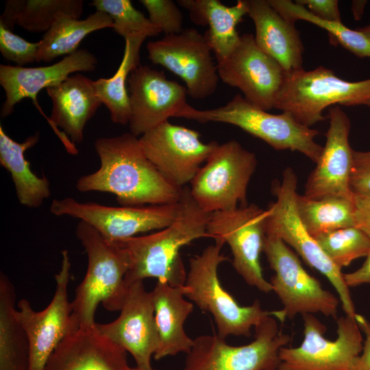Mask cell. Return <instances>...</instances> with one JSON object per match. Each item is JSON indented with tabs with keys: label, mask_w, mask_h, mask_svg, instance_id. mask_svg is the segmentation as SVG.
Instances as JSON below:
<instances>
[{
	"label": "cell",
	"mask_w": 370,
	"mask_h": 370,
	"mask_svg": "<svg viewBox=\"0 0 370 370\" xmlns=\"http://www.w3.org/2000/svg\"><path fill=\"white\" fill-rule=\"evenodd\" d=\"M95 149L100 166L77 180L78 191L112 193L123 206L174 204L180 199L183 188L175 186L160 174L132 133L99 138Z\"/></svg>",
	"instance_id": "cell-1"
},
{
	"label": "cell",
	"mask_w": 370,
	"mask_h": 370,
	"mask_svg": "<svg viewBox=\"0 0 370 370\" xmlns=\"http://www.w3.org/2000/svg\"><path fill=\"white\" fill-rule=\"evenodd\" d=\"M210 216V213L197 205L190 188L185 186L178 214L170 225L151 234L114 243L126 247L130 254L131 266L125 278L126 286L149 278L173 286H184L187 273L180 249L196 239L208 236Z\"/></svg>",
	"instance_id": "cell-2"
},
{
	"label": "cell",
	"mask_w": 370,
	"mask_h": 370,
	"mask_svg": "<svg viewBox=\"0 0 370 370\" xmlns=\"http://www.w3.org/2000/svg\"><path fill=\"white\" fill-rule=\"evenodd\" d=\"M75 235L87 254L88 267L71 301L73 317L79 328L92 327L100 303L109 311L121 310L128 288L125 278L131 257L126 247L107 241L84 221H79Z\"/></svg>",
	"instance_id": "cell-3"
},
{
	"label": "cell",
	"mask_w": 370,
	"mask_h": 370,
	"mask_svg": "<svg viewBox=\"0 0 370 370\" xmlns=\"http://www.w3.org/2000/svg\"><path fill=\"white\" fill-rule=\"evenodd\" d=\"M224 245L221 241L215 240L200 254L190 258L184 284L185 297L212 315L217 335L222 338L230 335L250 336L251 328L268 316L275 317L283 323L286 317L282 309L264 310L258 299L250 306H241L223 287L218 268L229 260L221 253Z\"/></svg>",
	"instance_id": "cell-4"
},
{
	"label": "cell",
	"mask_w": 370,
	"mask_h": 370,
	"mask_svg": "<svg viewBox=\"0 0 370 370\" xmlns=\"http://www.w3.org/2000/svg\"><path fill=\"white\" fill-rule=\"evenodd\" d=\"M177 117L201 123L231 124L262 140L275 150L297 151L314 163L320 158L323 148L314 140L319 134L317 130L301 124L288 112L269 113L241 95H235L223 106L210 110H197L187 103Z\"/></svg>",
	"instance_id": "cell-5"
},
{
	"label": "cell",
	"mask_w": 370,
	"mask_h": 370,
	"mask_svg": "<svg viewBox=\"0 0 370 370\" xmlns=\"http://www.w3.org/2000/svg\"><path fill=\"white\" fill-rule=\"evenodd\" d=\"M370 101V78L349 82L324 66L286 75L274 108L288 112L310 127L323 121L324 110L336 104L366 105Z\"/></svg>",
	"instance_id": "cell-6"
},
{
	"label": "cell",
	"mask_w": 370,
	"mask_h": 370,
	"mask_svg": "<svg viewBox=\"0 0 370 370\" xmlns=\"http://www.w3.org/2000/svg\"><path fill=\"white\" fill-rule=\"evenodd\" d=\"M297 186L296 174L291 167L286 168L282 182L273 187L276 200L267 210L266 234L280 238L308 265L324 275L336 291L345 314L354 318L355 307L341 269L325 254L299 219L296 206Z\"/></svg>",
	"instance_id": "cell-7"
},
{
	"label": "cell",
	"mask_w": 370,
	"mask_h": 370,
	"mask_svg": "<svg viewBox=\"0 0 370 370\" xmlns=\"http://www.w3.org/2000/svg\"><path fill=\"white\" fill-rule=\"evenodd\" d=\"M257 163L255 153L236 140L218 143L190 182L191 196L208 213L245 206Z\"/></svg>",
	"instance_id": "cell-8"
},
{
	"label": "cell",
	"mask_w": 370,
	"mask_h": 370,
	"mask_svg": "<svg viewBox=\"0 0 370 370\" xmlns=\"http://www.w3.org/2000/svg\"><path fill=\"white\" fill-rule=\"evenodd\" d=\"M255 329L251 343L233 346L217 334L196 337L180 370H276L279 351L291 337L279 330L273 316H268Z\"/></svg>",
	"instance_id": "cell-9"
},
{
	"label": "cell",
	"mask_w": 370,
	"mask_h": 370,
	"mask_svg": "<svg viewBox=\"0 0 370 370\" xmlns=\"http://www.w3.org/2000/svg\"><path fill=\"white\" fill-rule=\"evenodd\" d=\"M304 340L297 347H282L276 370H354L362 352L361 330L348 315L337 320V337L324 334L326 327L312 314L302 315Z\"/></svg>",
	"instance_id": "cell-10"
},
{
	"label": "cell",
	"mask_w": 370,
	"mask_h": 370,
	"mask_svg": "<svg viewBox=\"0 0 370 370\" xmlns=\"http://www.w3.org/2000/svg\"><path fill=\"white\" fill-rule=\"evenodd\" d=\"M262 251L275 271L270 283L283 304L286 318L318 312L336 317L340 300L304 269L297 255L280 238L266 234Z\"/></svg>",
	"instance_id": "cell-11"
},
{
	"label": "cell",
	"mask_w": 370,
	"mask_h": 370,
	"mask_svg": "<svg viewBox=\"0 0 370 370\" xmlns=\"http://www.w3.org/2000/svg\"><path fill=\"white\" fill-rule=\"evenodd\" d=\"M179 210L180 200L168 204L115 207L81 202L68 197L55 199L50 206L53 214L79 219L112 243L136 236L140 233L162 230L175 220Z\"/></svg>",
	"instance_id": "cell-12"
},
{
	"label": "cell",
	"mask_w": 370,
	"mask_h": 370,
	"mask_svg": "<svg viewBox=\"0 0 370 370\" xmlns=\"http://www.w3.org/2000/svg\"><path fill=\"white\" fill-rule=\"evenodd\" d=\"M266 218L267 210L255 204L212 212L207 234L229 245L233 267L248 285L268 293L273 291V287L264 278L260 263L266 236Z\"/></svg>",
	"instance_id": "cell-13"
},
{
	"label": "cell",
	"mask_w": 370,
	"mask_h": 370,
	"mask_svg": "<svg viewBox=\"0 0 370 370\" xmlns=\"http://www.w3.org/2000/svg\"><path fill=\"white\" fill-rule=\"evenodd\" d=\"M71 280L69 252L62 251L60 271L55 275L56 289L48 306L34 310L26 299H21L16 317L25 330L29 346V370H43L51 353L69 334L79 328L68 298Z\"/></svg>",
	"instance_id": "cell-14"
},
{
	"label": "cell",
	"mask_w": 370,
	"mask_h": 370,
	"mask_svg": "<svg viewBox=\"0 0 370 370\" xmlns=\"http://www.w3.org/2000/svg\"><path fill=\"white\" fill-rule=\"evenodd\" d=\"M148 58L180 77L188 95L201 99L212 95L219 80L217 64L212 57L211 47L204 34L195 28L166 35L147 45Z\"/></svg>",
	"instance_id": "cell-15"
},
{
	"label": "cell",
	"mask_w": 370,
	"mask_h": 370,
	"mask_svg": "<svg viewBox=\"0 0 370 370\" xmlns=\"http://www.w3.org/2000/svg\"><path fill=\"white\" fill-rule=\"evenodd\" d=\"M138 141L160 174L180 188L192 182L218 144L204 143L198 132L169 121L142 134Z\"/></svg>",
	"instance_id": "cell-16"
},
{
	"label": "cell",
	"mask_w": 370,
	"mask_h": 370,
	"mask_svg": "<svg viewBox=\"0 0 370 370\" xmlns=\"http://www.w3.org/2000/svg\"><path fill=\"white\" fill-rule=\"evenodd\" d=\"M219 78L238 88L252 104L264 110L274 108L286 73L280 64L245 34L232 53L217 64Z\"/></svg>",
	"instance_id": "cell-17"
},
{
	"label": "cell",
	"mask_w": 370,
	"mask_h": 370,
	"mask_svg": "<svg viewBox=\"0 0 370 370\" xmlns=\"http://www.w3.org/2000/svg\"><path fill=\"white\" fill-rule=\"evenodd\" d=\"M120 314L112 322L96 323L98 331L131 354L136 367L151 370V358L159 347V336L154 314L151 291L143 281L128 286Z\"/></svg>",
	"instance_id": "cell-18"
},
{
	"label": "cell",
	"mask_w": 370,
	"mask_h": 370,
	"mask_svg": "<svg viewBox=\"0 0 370 370\" xmlns=\"http://www.w3.org/2000/svg\"><path fill=\"white\" fill-rule=\"evenodd\" d=\"M131 109L130 133L141 136L169 121L187 104L186 87L166 78L162 71L139 65L127 79Z\"/></svg>",
	"instance_id": "cell-19"
},
{
	"label": "cell",
	"mask_w": 370,
	"mask_h": 370,
	"mask_svg": "<svg viewBox=\"0 0 370 370\" xmlns=\"http://www.w3.org/2000/svg\"><path fill=\"white\" fill-rule=\"evenodd\" d=\"M328 118L325 144L308 177L304 195L313 200L329 197L352 199L354 194L349 183L354 150L349 143L350 120L337 105L329 108Z\"/></svg>",
	"instance_id": "cell-20"
},
{
	"label": "cell",
	"mask_w": 370,
	"mask_h": 370,
	"mask_svg": "<svg viewBox=\"0 0 370 370\" xmlns=\"http://www.w3.org/2000/svg\"><path fill=\"white\" fill-rule=\"evenodd\" d=\"M97 58L87 49H77L56 64L39 67H23L0 64V84L5 92L1 116L12 114L16 103L30 98L37 107V95L43 88L56 86L71 74L92 71L96 69Z\"/></svg>",
	"instance_id": "cell-21"
},
{
	"label": "cell",
	"mask_w": 370,
	"mask_h": 370,
	"mask_svg": "<svg viewBox=\"0 0 370 370\" xmlns=\"http://www.w3.org/2000/svg\"><path fill=\"white\" fill-rule=\"evenodd\" d=\"M126 352L96 324L79 328L58 344L43 370H130Z\"/></svg>",
	"instance_id": "cell-22"
},
{
	"label": "cell",
	"mask_w": 370,
	"mask_h": 370,
	"mask_svg": "<svg viewBox=\"0 0 370 370\" xmlns=\"http://www.w3.org/2000/svg\"><path fill=\"white\" fill-rule=\"evenodd\" d=\"M247 4L258 46L276 60L286 75L303 69L304 47L295 23L281 16L268 0H247Z\"/></svg>",
	"instance_id": "cell-23"
},
{
	"label": "cell",
	"mask_w": 370,
	"mask_h": 370,
	"mask_svg": "<svg viewBox=\"0 0 370 370\" xmlns=\"http://www.w3.org/2000/svg\"><path fill=\"white\" fill-rule=\"evenodd\" d=\"M46 90L51 100L49 122L53 128L62 129L73 143H82L86 124L102 104L94 81L76 73Z\"/></svg>",
	"instance_id": "cell-24"
},
{
	"label": "cell",
	"mask_w": 370,
	"mask_h": 370,
	"mask_svg": "<svg viewBox=\"0 0 370 370\" xmlns=\"http://www.w3.org/2000/svg\"><path fill=\"white\" fill-rule=\"evenodd\" d=\"M186 287L173 286L158 281L151 291L159 347L153 356L156 360L180 353L188 354L194 340L184 330V323L193 310V304L184 299Z\"/></svg>",
	"instance_id": "cell-25"
},
{
	"label": "cell",
	"mask_w": 370,
	"mask_h": 370,
	"mask_svg": "<svg viewBox=\"0 0 370 370\" xmlns=\"http://www.w3.org/2000/svg\"><path fill=\"white\" fill-rule=\"evenodd\" d=\"M177 2L188 12L193 23L208 26L204 35L214 53L217 64L226 60L240 41L236 26L247 14V0H238L232 6H226L219 0H178Z\"/></svg>",
	"instance_id": "cell-26"
},
{
	"label": "cell",
	"mask_w": 370,
	"mask_h": 370,
	"mask_svg": "<svg viewBox=\"0 0 370 370\" xmlns=\"http://www.w3.org/2000/svg\"><path fill=\"white\" fill-rule=\"evenodd\" d=\"M38 132L22 143L11 138L0 125V164L10 173L18 202L29 208L40 207L51 195L49 182L38 177L26 160L25 151L38 142Z\"/></svg>",
	"instance_id": "cell-27"
},
{
	"label": "cell",
	"mask_w": 370,
	"mask_h": 370,
	"mask_svg": "<svg viewBox=\"0 0 370 370\" xmlns=\"http://www.w3.org/2000/svg\"><path fill=\"white\" fill-rule=\"evenodd\" d=\"M113 27L112 18L101 11L97 10L83 20L62 13L40 40L36 62H50L58 57L72 54L88 34Z\"/></svg>",
	"instance_id": "cell-28"
},
{
	"label": "cell",
	"mask_w": 370,
	"mask_h": 370,
	"mask_svg": "<svg viewBox=\"0 0 370 370\" xmlns=\"http://www.w3.org/2000/svg\"><path fill=\"white\" fill-rule=\"evenodd\" d=\"M13 284L0 274V370H29L27 334L18 321Z\"/></svg>",
	"instance_id": "cell-29"
},
{
	"label": "cell",
	"mask_w": 370,
	"mask_h": 370,
	"mask_svg": "<svg viewBox=\"0 0 370 370\" xmlns=\"http://www.w3.org/2000/svg\"><path fill=\"white\" fill-rule=\"evenodd\" d=\"M146 38L144 36L125 38L123 56L116 73L110 78L94 81L96 93L108 109L114 123H129L131 109L126 85L131 72L140 65V51Z\"/></svg>",
	"instance_id": "cell-30"
},
{
	"label": "cell",
	"mask_w": 370,
	"mask_h": 370,
	"mask_svg": "<svg viewBox=\"0 0 370 370\" xmlns=\"http://www.w3.org/2000/svg\"><path fill=\"white\" fill-rule=\"evenodd\" d=\"M296 206L300 220L314 238L355 226L354 197H329L313 200L297 193Z\"/></svg>",
	"instance_id": "cell-31"
},
{
	"label": "cell",
	"mask_w": 370,
	"mask_h": 370,
	"mask_svg": "<svg viewBox=\"0 0 370 370\" xmlns=\"http://www.w3.org/2000/svg\"><path fill=\"white\" fill-rule=\"evenodd\" d=\"M269 4L286 20H302L325 29L332 44H339L356 56L370 58V40L359 29H352L342 22L320 19L305 6L290 0H268Z\"/></svg>",
	"instance_id": "cell-32"
},
{
	"label": "cell",
	"mask_w": 370,
	"mask_h": 370,
	"mask_svg": "<svg viewBox=\"0 0 370 370\" xmlns=\"http://www.w3.org/2000/svg\"><path fill=\"white\" fill-rule=\"evenodd\" d=\"M13 3L16 25L30 32H46L62 13L79 18L84 1L13 0Z\"/></svg>",
	"instance_id": "cell-33"
},
{
	"label": "cell",
	"mask_w": 370,
	"mask_h": 370,
	"mask_svg": "<svg viewBox=\"0 0 370 370\" xmlns=\"http://www.w3.org/2000/svg\"><path fill=\"white\" fill-rule=\"evenodd\" d=\"M321 248L339 269L347 267L370 250V236L354 226L314 237Z\"/></svg>",
	"instance_id": "cell-34"
},
{
	"label": "cell",
	"mask_w": 370,
	"mask_h": 370,
	"mask_svg": "<svg viewBox=\"0 0 370 370\" xmlns=\"http://www.w3.org/2000/svg\"><path fill=\"white\" fill-rule=\"evenodd\" d=\"M90 5L110 15L114 31L125 39L137 36H156L161 33L130 0H94Z\"/></svg>",
	"instance_id": "cell-35"
},
{
	"label": "cell",
	"mask_w": 370,
	"mask_h": 370,
	"mask_svg": "<svg viewBox=\"0 0 370 370\" xmlns=\"http://www.w3.org/2000/svg\"><path fill=\"white\" fill-rule=\"evenodd\" d=\"M149 13V19L166 35L180 33L184 29L183 16L175 2L171 0H140Z\"/></svg>",
	"instance_id": "cell-36"
},
{
	"label": "cell",
	"mask_w": 370,
	"mask_h": 370,
	"mask_svg": "<svg viewBox=\"0 0 370 370\" xmlns=\"http://www.w3.org/2000/svg\"><path fill=\"white\" fill-rule=\"evenodd\" d=\"M40 42H31L0 23V51L7 60L18 66L36 62Z\"/></svg>",
	"instance_id": "cell-37"
},
{
	"label": "cell",
	"mask_w": 370,
	"mask_h": 370,
	"mask_svg": "<svg viewBox=\"0 0 370 370\" xmlns=\"http://www.w3.org/2000/svg\"><path fill=\"white\" fill-rule=\"evenodd\" d=\"M349 184L353 193L370 195V150H354Z\"/></svg>",
	"instance_id": "cell-38"
},
{
	"label": "cell",
	"mask_w": 370,
	"mask_h": 370,
	"mask_svg": "<svg viewBox=\"0 0 370 370\" xmlns=\"http://www.w3.org/2000/svg\"><path fill=\"white\" fill-rule=\"evenodd\" d=\"M317 18L328 21L341 22L337 0H297Z\"/></svg>",
	"instance_id": "cell-39"
},
{
	"label": "cell",
	"mask_w": 370,
	"mask_h": 370,
	"mask_svg": "<svg viewBox=\"0 0 370 370\" xmlns=\"http://www.w3.org/2000/svg\"><path fill=\"white\" fill-rule=\"evenodd\" d=\"M354 200L355 226L370 236V195L354 194Z\"/></svg>",
	"instance_id": "cell-40"
},
{
	"label": "cell",
	"mask_w": 370,
	"mask_h": 370,
	"mask_svg": "<svg viewBox=\"0 0 370 370\" xmlns=\"http://www.w3.org/2000/svg\"><path fill=\"white\" fill-rule=\"evenodd\" d=\"M354 319L360 330L365 335L362 350L354 370H370V321L357 313Z\"/></svg>",
	"instance_id": "cell-41"
},
{
	"label": "cell",
	"mask_w": 370,
	"mask_h": 370,
	"mask_svg": "<svg viewBox=\"0 0 370 370\" xmlns=\"http://www.w3.org/2000/svg\"><path fill=\"white\" fill-rule=\"evenodd\" d=\"M363 264L357 270L343 274L347 286L355 287L365 284H370V250Z\"/></svg>",
	"instance_id": "cell-42"
},
{
	"label": "cell",
	"mask_w": 370,
	"mask_h": 370,
	"mask_svg": "<svg viewBox=\"0 0 370 370\" xmlns=\"http://www.w3.org/2000/svg\"><path fill=\"white\" fill-rule=\"evenodd\" d=\"M366 1H353L352 10L356 20H358L362 14Z\"/></svg>",
	"instance_id": "cell-43"
},
{
	"label": "cell",
	"mask_w": 370,
	"mask_h": 370,
	"mask_svg": "<svg viewBox=\"0 0 370 370\" xmlns=\"http://www.w3.org/2000/svg\"><path fill=\"white\" fill-rule=\"evenodd\" d=\"M359 30L370 40V25L360 28Z\"/></svg>",
	"instance_id": "cell-44"
},
{
	"label": "cell",
	"mask_w": 370,
	"mask_h": 370,
	"mask_svg": "<svg viewBox=\"0 0 370 370\" xmlns=\"http://www.w3.org/2000/svg\"><path fill=\"white\" fill-rule=\"evenodd\" d=\"M130 370H144V369L135 367H130ZM151 370H156V369H152Z\"/></svg>",
	"instance_id": "cell-45"
},
{
	"label": "cell",
	"mask_w": 370,
	"mask_h": 370,
	"mask_svg": "<svg viewBox=\"0 0 370 370\" xmlns=\"http://www.w3.org/2000/svg\"><path fill=\"white\" fill-rule=\"evenodd\" d=\"M366 106H369V107L370 108V101H369L367 103Z\"/></svg>",
	"instance_id": "cell-46"
}]
</instances>
